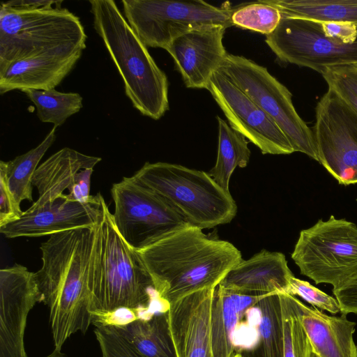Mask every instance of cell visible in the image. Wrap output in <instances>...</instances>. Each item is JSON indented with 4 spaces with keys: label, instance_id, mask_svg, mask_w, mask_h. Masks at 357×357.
Instances as JSON below:
<instances>
[{
    "label": "cell",
    "instance_id": "cell-37",
    "mask_svg": "<svg viewBox=\"0 0 357 357\" xmlns=\"http://www.w3.org/2000/svg\"><path fill=\"white\" fill-rule=\"evenodd\" d=\"M93 169L79 171L75 181L68 190L69 195L75 200L86 203L92 201L95 196L90 195L91 178Z\"/></svg>",
    "mask_w": 357,
    "mask_h": 357
},
{
    "label": "cell",
    "instance_id": "cell-31",
    "mask_svg": "<svg viewBox=\"0 0 357 357\" xmlns=\"http://www.w3.org/2000/svg\"><path fill=\"white\" fill-rule=\"evenodd\" d=\"M321 75L328 89L357 112V63L329 68Z\"/></svg>",
    "mask_w": 357,
    "mask_h": 357
},
{
    "label": "cell",
    "instance_id": "cell-21",
    "mask_svg": "<svg viewBox=\"0 0 357 357\" xmlns=\"http://www.w3.org/2000/svg\"><path fill=\"white\" fill-rule=\"evenodd\" d=\"M101 160L68 147L52 154L34 172L32 184L36 188L38 197L28 210L35 211L51 204L70 188L79 171L93 169Z\"/></svg>",
    "mask_w": 357,
    "mask_h": 357
},
{
    "label": "cell",
    "instance_id": "cell-38",
    "mask_svg": "<svg viewBox=\"0 0 357 357\" xmlns=\"http://www.w3.org/2000/svg\"><path fill=\"white\" fill-rule=\"evenodd\" d=\"M63 1H30L15 0L1 2V6L14 9H40L51 8L55 5H61Z\"/></svg>",
    "mask_w": 357,
    "mask_h": 357
},
{
    "label": "cell",
    "instance_id": "cell-8",
    "mask_svg": "<svg viewBox=\"0 0 357 357\" xmlns=\"http://www.w3.org/2000/svg\"><path fill=\"white\" fill-rule=\"evenodd\" d=\"M291 258L315 284L335 288L357 273V226L331 215L301 231Z\"/></svg>",
    "mask_w": 357,
    "mask_h": 357
},
{
    "label": "cell",
    "instance_id": "cell-33",
    "mask_svg": "<svg viewBox=\"0 0 357 357\" xmlns=\"http://www.w3.org/2000/svg\"><path fill=\"white\" fill-rule=\"evenodd\" d=\"M287 294L300 296L317 309L335 314L340 312V307L336 298L314 287L310 282L294 276L291 278Z\"/></svg>",
    "mask_w": 357,
    "mask_h": 357
},
{
    "label": "cell",
    "instance_id": "cell-4",
    "mask_svg": "<svg viewBox=\"0 0 357 357\" xmlns=\"http://www.w3.org/2000/svg\"><path fill=\"white\" fill-rule=\"evenodd\" d=\"M93 26L102 40L133 107L160 119L169 109L166 74L157 66L113 0H90Z\"/></svg>",
    "mask_w": 357,
    "mask_h": 357
},
{
    "label": "cell",
    "instance_id": "cell-39",
    "mask_svg": "<svg viewBox=\"0 0 357 357\" xmlns=\"http://www.w3.org/2000/svg\"><path fill=\"white\" fill-rule=\"evenodd\" d=\"M45 357H67L65 354L61 352V350L54 349V351Z\"/></svg>",
    "mask_w": 357,
    "mask_h": 357
},
{
    "label": "cell",
    "instance_id": "cell-2",
    "mask_svg": "<svg viewBox=\"0 0 357 357\" xmlns=\"http://www.w3.org/2000/svg\"><path fill=\"white\" fill-rule=\"evenodd\" d=\"M189 225L137 250L158 296L169 305L195 291L216 288L243 259L232 243Z\"/></svg>",
    "mask_w": 357,
    "mask_h": 357
},
{
    "label": "cell",
    "instance_id": "cell-13",
    "mask_svg": "<svg viewBox=\"0 0 357 357\" xmlns=\"http://www.w3.org/2000/svg\"><path fill=\"white\" fill-rule=\"evenodd\" d=\"M206 89L218 103L229 126L257 146L263 154L294 152L287 136L246 93L217 70Z\"/></svg>",
    "mask_w": 357,
    "mask_h": 357
},
{
    "label": "cell",
    "instance_id": "cell-25",
    "mask_svg": "<svg viewBox=\"0 0 357 357\" xmlns=\"http://www.w3.org/2000/svg\"><path fill=\"white\" fill-rule=\"evenodd\" d=\"M218 144L217 160L208 174L225 190L229 192L230 178L236 167L243 168L249 162L248 141L234 130L227 122L217 116Z\"/></svg>",
    "mask_w": 357,
    "mask_h": 357
},
{
    "label": "cell",
    "instance_id": "cell-19",
    "mask_svg": "<svg viewBox=\"0 0 357 357\" xmlns=\"http://www.w3.org/2000/svg\"><path fill=\"white\" fill-rule=\"evenodd\" d=\"M82 52L55 50L13 63L0 75V93L54 89L73 69Z\"/></svg>",
    "mask_w": 357,
    "mask_h": 357
},
{
    "label": "cell",
    "instance_id": "cell-6",
    "mask_svg": "<svg viewBox=\"0 0 357 357\" xmlns=\"http://www.w3.org/2000/svg\"><path fill=\"white\" fill-rule=\"evenodd\" d=\"M86 35L79 17L66 8L0 6V75L13 63L55 50H82Z\"/></svg>",
    "mask_w": 357,
    "mask_h": 357
},
{
    "label": "cell",
    "instance_id": "cell-34",
    "mask_svg": "<svg viewBox=\"0 0 357 357\" xmlns=\"http://www.w3.org/2000/svg\"><path fill=\"white\" fill-rule=\"evenodd\" d=\"M0 227L19 219L23 211L12 194L5 170L0 167Z\"/></svg>",
    "mask_w": 357,
    "mask_h": 357
},
{
    "label": "cell",
    "instance_id": "cell-28",
    "mask_svg": "<svg viewBox=\"0 0 357 357\" xmlns=\"http://www.w3.org/2000/svg\"><path fill=\"white\" fill-rule=\"evenodd\" d=\"M255 305L261 314L258 329L262 357H284V330L279 295H269Z\"/></svg>",
    "mask_w": 357,
    "mask_h": 357
},
{
    "label": "cell",
    "instance_id": "cell-3",
    "mask_svg": "<svg viewBox=\"0 0 357 357\" xmlns=\"http://www.w3.org/2000/svg\"><path fill=\"white\" fill-rule=\"evenodd\" d=\"M157 296L137 251L120 235L105 202L93 250L92 324L123 309L135 311L139 319H148L153 316L150 308Z\"/></svg>",
    "mask_w": 357,
    "mask_h": 357
},
{
    "label": "cell",
    "instance_id": "cell-1",
    "mask_svg": "<svg viewBox=\"0 0 357 357\" xmlns=\"http://www.w3.org/2000/svg\"><path fill=\"white\" fill-rule=\"evenodd\" d=\"M97 227L52 234L40 245L42 266L36 279L40 303L49 309L56 349L61 350L77 331L84 334L92 324L91 280Z\"/></svg>",
    "mask_w": 357,
    "mask_h": 357
},
{
    "label": "cell",
    "instance_id": "cell-5",
    "mask_svg": "<svg viewBox=\"0 0 357 357\" xmlns=\"http://www.w3.org/2000/svg\"><path fill=\"white\" fill-rule=\"evenodd\" d=\"M133 176L168 201L194 227L211 229L230 222L237 205L208 174L177 164L146 162Z\"/></svg>",
    "mask_w": 357,
    "mask_h": 357
},
{
    "label": "cell",
    "instance_id": "cell-7",
    "mask_svg": "<svg viewBox=\"0 0 357 357\" xmlns=\"http://www.w3.org/2000/svg\"><path fill=\"white\" fill-rule=\"evenodd\" d=\"M123 13L136 35L146 46L166 49L176 37L193 29L233 26V8L204 1L123 0Z\"/></svg>",
    "mask_w": 357,
    "mask_h": 357
},
{
    "label": "cell",
    "instance_id": "cell-23",
    "mask_svg": "<svg viewBox=\"0 0 357 357\" xmlns=\"http://www.w3.org/2000/svg\"><path fill=\"white\" fill-rule=\"evenodd\" d=\"M282 17L316 22H342L357 29V0H265Z\"/></svg>",
    "mask_w": 357,
    "mask_h": 357
},
{
    "label": "cell",
    "instance_id": "cell-9",
    "mask_svg": "<svg viewBox=\"0 0 357 357\" xmlns=\"http://www.w3.org/2000/svg\"><path fill=\"white\" fill-rule=\"evenodd\" d=\"M246 93L279 126L294 152L318 161L312 129L297 113L289 89L265 67L241 56L227 54L218 70Z\"/></svg>",
    "mask_w": 357,
    "mask_h": 357
},
{
    "label": "cell",
    "instance_id": "cell-40",
    "mask_svg": "<svg viewBox=\"0 0 357 357\" xmlns=\"http://www.w3.org/2000/svg\"><path fill=\"white\" fill-rule=\"evenodd\" d=\"M233 357H243L242 355H241L240 354H236L233 356Z\"/></svg>",
    "mask_w": 357,
    "mask_h": 357
},
{
    "label": "cell",
    "instance_id": "cell-10",
    "mask_svg": "<svg viewBox=\"0 0 357 357\" xmlns=\"http://www.w3.org/2000/svg\"><path fill=\"white\" fill-rule=\"evenodd\" d=\"M114 225L135 250L190 225L165 198L133 176L112 185Z\"/></svg>",
    "mask_w": 357,
    "mask_h": 357
},
{
    "label": "cell",
    "instance_id": "cell-17",
    "mask_svg": "<svg viewBox=\"0 0 357 357\" xmlns=\"http://www.w3.org/2000/svg\"><path fill=\"white\" fill-rule=\"evenodd\" d=\"M223 26H212L189 31L174 38L167 47L186 87L206 89L227 52L222 39Z\"/></svg>",
    "mask_w": 357,
    "mask_h": 357
},
{
    "label": "cell",
    "instance_id": "cell-12",
    "mask_svg": "<svg viewBox=\"0 0 357 357\" xmlns=\"http://www.w3.org/2000/svg\"><path fill=\"white\" fill-rule=\"evenodd\" d=\"M265 41L280 61L320 74L329 68L357 63V40L343 43L328 38L313 20L282 17Z\"/></svg>",
    "mask_w": 357,
    "mask_h": 357
},
{
    "label": "cell",
    "instance_id": "cell-24",
    "mask_svg": "<svg viewBox=\"0 0 357 357\" xmlns=\"http://www.w3.org/2000/svg\"><path fill=\"white\" fill-rule=\"evenodd\" d=\"M243 314L238 294L221 286L215 288L211 317V342L213 357H233L234 333Z\"/></svg>",
    "mask_w": 357,
    "mask_h": 357
},
{
    "label": "cell",
    "instance_id": "cell-32",
    "mask_svg": "<svg viewBox=\"0 0 357 357\" xmlns=\"http://www.w3.org/2000/svg\"><path fill=\"white\" fill-rule=\"evenodd\" d=\"M94 333L102 357H144L112 326H95Z\"/></svg>",
    "mask_w": 357,
    "mask_h": 357
},
{
    "label": "cell",
    "instance_id": "cell-41",
    "mask_svg": "<svg viewBox=\"0 0 357 357\" xmlns=\"http://www.w3.org/2000/svg\"><path fill=\"white\" fill-rule=\"evenodd\" d=\"M311 357H318L312 350Z\"/></svg>",
    "mask_w": 357,
    "mask_h": 357
},
{
    "label": "cell",
    "instance_id": "cell-14",
    "mask_svg": "<svg viewBox=\"0 0 357 357\" xmlns=\"http://www.w3.org/2000/svg\"><path fill=\"white\" fill-rule=\"evenodd\" d=\"M40 295L36 274L21 264L0 270V357H28V315Z\"/></svg>",
    "mask_w": 357,
    "mask_h": 357
},
{
    "label": "cell",
    "instance_id": "cell-11",
    "mask_svg": "<svg viewBox=\"0 0 357 357\" xmlns=\"http://www.w3.org/2000/svg\"><path fill=\"white\" fill-rule=\"evenodd\" d=\"M312 131L318 162L339 184L357 183V112L328 89Z\"/></svg>",
    "mask_w": 357,
    "mask_h": 357
},
{
    "label": "cell",
    "instance_id": "cell-26",
    "mask_svg": "<svg viewBox=\"0 0 357 357\" xmlns=\"http://www.w3.org/2000/svg\"><path fill=\"white\" fill-rule=\"evenodd\" d=\"M56 126L36 147L9 161L0 162L7 176L9 188L20 205L24 200L33 201L32 178L41 158L56 139Z\"/></svg>",
    "mask_w": 357,
    "mask_h": 357
},
{
    "label": "cell",
    "instance_id": "cell-35",
    "mask_svg": "<svg viewBox=\"0 0 357 357\" xmlns=\"http://www.w3.org/2000/svg\"><path fill=\"white\" fill-rule=\"evenodd\" d=\"M342 314H357V273L340 286L333 289Z\"/></svg>",
    "mask_w": 357,
    "mask_h": 357
},
{
    "label": "cell",
    "instance_id": "cell-29",
    "mask_svg": "<svg viewBox=\"0 0 357 357\" xmlns=\"http://www.w3.org/2000/svg\"><path fill=\"white\" fill-rule=\"evenodd\" d=\"M284 330V357H311L312 347L301 321L300 301L279 294Z\"/></svg>",
    "mask_w": 357,
    "mask_h": 357
},
{
    "label": "cell",
    "instance_id": "cell-30",
    "mask_svg": "<svg viewBox=\"0 0 357 357\" xmlns=\"http://www.w3.org/2000/svg\"><path fill=\"white\" fill-rule=\"evenodd\" d=\"M281 18L276 7L261 0L233 8L231 22L232 25L267 36L274 31Z\"/></svg>",
    "mask_w": 357,
    "mask_h": 357
},
{
    "label": "cell",
    "instance_id": "cell-22",
    "mask_svg": "<svg viewBox=\"0 0 357 357\" xmlns=\"http://www.w3.org/2000/svg\"><path fill=\"white\" fill-rule=\"evenodd\" d=\"M166 312L112 326L144 357H176Z\"/></svg>",
    "mask_w": 357,
    "mask_h": 357
},
{
    "label": "cell",
    "instance_id": "cell-27",
    "mask_svg": "<svg viewBox=\"0 0 357 357\" xmlns=\"http://www.w3.org/2000/svg\"><path fill=\"white\" fill-rule=\"evenodd\" d=\"M24 92L35 105L37 116L43 123L58 127L83 107L82 97L77 93H63L50 90L27 89Z\"/></svg>",
    "mask_w": 357,
    "mask_h": 357
},
{
    "label": "cell",
    "instance_id": "cell-20",
    "mask_svg": "<svg viewBox=\"0 0 357 357\" xmlns=\"http://www.w3.org/2000/svg\"><path fill=\"white\" fill-rule=\"evenodd\" d=\"M301 321L312 351L318 357H357L356 323L347 316H330L300 301Z\"/></svg>",
    "mask_w": 357,
    "mask_h": 357
},
{
    "label": "cell",
    "instance_id": "cell-36",
    "mask_svg": "<svg viewBox=\"0 0 357 357\" xmlns=\"http://www.w3.org/2000/svg\"><path fill=\"white\" fill-rule=\"evenodd\" d=\"M319 23L323 33L328 38L343 43H352L357 40V29L350 23L333 21Z\"/></svg>",
    "mask_w": 357,
    "mask_h": 357
},
{
    "label": "cell",
    "instance_id": "cell-18",
    "mask_svg": "<svg viewBox=\"0 0 357 357\" xmlns=\"http://www.w3.org/2000/svg\"><path fill=\"white\" fill-rule=\"evenodd\" d=\"M294 276L284 255L262 250L242 259L219 284L227 291L244 295L287 294Z\"/></svg>",
    "mask_w": 357,
    "mask_h": 357
},
{
    "label": "cell",
    "instance_id": "cell-16",
    "mask_svg": "<svg viewBox=\"0 0 357 357\" xmlns=\"http://www.w3.org/2000/svg\"><path fill=\"white\" fill-rule=\"evenodd\" d=\"M215 291L204 289L169 305L166 313L176 357H213L211 317Z\"/></svg>",
    "mask_w": 357,
    "mask_h": 357
},
{
    "label": "cell",
    "instance_id": "cell-15",
    "mask_svg": "<svg viewBox=\"0 0 357 357\" xmlns=\"http://www.w3.org/2000/svg\"><path fill=\"white\" fill-rule=\"evenodd\" d=\"M105 201L98 192L86 203L63 194L51 204L35 211L26 209L22 216L0 227L8 238L40 237L78 228H94L101 221Z\"/></svg>",
    "mask_w": 357,
    "mask_h": 357
}]
</instances>
